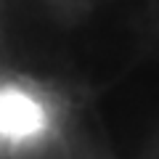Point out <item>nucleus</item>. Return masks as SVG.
Wrapping results in <instances>:
<instances>
[{"mask_svg": "<svg viewBox=\"0 0 159 159\" xmlns=\"http://www.w3.org/2000/svg\"><path fill=\"white\" fill-rule=\"evenodd\" d=\"M58 127L53 101L24 82H0V151L29 143Z\"/></svg>", "mask_w": 159, "mask_h": 159, "instance_id": "1", "label": "nucleus"}, {"mask_svg": "<svg viewBox=\"0 0 159 159\" xmlns=\"http://www.w3.org/2000/svg\"><path fill=\"white\" fill-rule=\"evenodd\" d=\"M6 159H74V151H72L69 135L61 127H53L45 135L11 148L6 154Z\"/></svg>", "mask_w": 159, "mask_h": 159, "instance_id": "2", "label": "nucleus"}]
</instances>
